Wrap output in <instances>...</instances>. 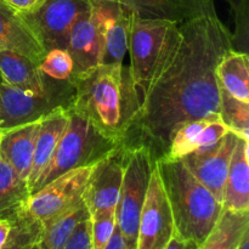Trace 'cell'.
Here are the masks:
<instances>
[{
    "instance_id": "cell-7",
    "label": "cell",
    "mask_w": 249,
    "mask_h": 249,
    "mask_svg": "<svg viewBox=\"0 0 249 249\" xmlns=\"http://www.w3.org/2000/svg\"><path fill=\"white\" fill-rule=\"evenodd\" d=\"M74 87L71 80H55L44 94L22 91L0 82V131L39 121L53 109L68 106Z\"/></svg>"
},
{
    "instance_id": "cell-34",
    "label": "cell",
    "mask_w": 249,
    "mask_h": 249,
    "mask_svg": "<svg viewBox=\"0 0 249 249\" xmlns=\"http://www.w3.org/2000/svg\"><path fill=\"white\" fill-rule=\"evenodd\" d=\"M11 230V221L6 216H0V248L4 246Z\"/></svg>"
},
{
    "instance_id": "cell-12",
    "label": "cell",
    "mask_w": 249,
    "mask_h": 249,
    "mask_svg": "<svg viewBox=\"0 0 249 249\" xmlns=\"http://www.w3.org/2000/svg\"><path fill=\"white\" fill-rule=\"evenodd\" d=\"M66 50L73 62L70 80H78L94 72L104 62V41L99 22L89 7L77 19L71 31Z\"/></svg>"
},
{
    "instance_id": "cell-23",
    "label": "cell",
    "mask_w": 249,
    "mask_h": 249,
    "mask_svg": "<svg viewBox=\"0 0 249 249\" xmlns=\"http://www.w3.org/2000/svg\"><path fill=\"white\" fill-rule=\"evenodd\" d=\"M90 218L85 202H80L72 209L41 226L36 247L39 249H61L70 240L75 229Z\"/></svg>"
},
{
    "instance_id": "cell-16",
    "label": "cell",
    "mask_w": 249,
    "mask_h": 249,
    "mask_svg": "<svg viewBox=\"0 0 249 249\" xmlns=\"http://www.w3.org/2000/svg\"><path fill=\"white\" fill-rule=\"evenodd\" d=\"M142 18L181 22L215 10L214 0H113Z\"/></svg>"
},
{
    "instance_id": "cell-1",
    "label": "cell",
    "mask_w": 249,
    "mask_h": 249,
    "mask_svg": "<svg viewBox=\"0 0 249 249\" xmlns=\"http://www.w3.org/2000/svg\"><path fill=\"white\" fill-rule=\"evenodd\" d=\"M232 41L215 10L177 24L133 124L141 143L153 156L158 153L156 158L164 155L182 124L219 116L220 87L215 68Z\"/></svg>"
},
{
    "instance_id": "cell-22",
    "label": "cell",
    "mask_w": 249,
    "mask_h": 249,
    "mask_svg": "<svg viewBox=\"0 0 249 249\" xmlns=\"http://www.w3.org/2000/svg\"><path fill=\"white\" fill-rule=\"evenodd\" d=\"M249 231V212L240 213L224 209L206 240L198 249H238Z\"/></svg>"
},
{
    "instance_id": "cell-17",
    "label": "cell",
    "mask_w": 249,
    "mask_h": 249,
    "mask_svg": "<svg viewBox=\"0 0 249 249\" xmlns=\"http://www.w3.org/2000/svg\"><path fill=\"white\" fill-rule=\"evenodd\" d=\"M221 204L226 211L249 212V141L243 139L233 148Z\"/></svg>"
},
{
    "instance_id": "cell-3",
    "label": "cell",
    "mask_w": 249,
    "mask_h": 249,
    "mask_svg": "<svg viewBox=\"0 0 249 249\" xmlns=\"http://www.w3.org/2000/svg\"><path fill=\"white\" fill-rule=\"evenodd\" d=\"M155 164L172 211L174 233L199 246L218 223L223 204L181 160L160 156Z\"/></svg>"
},
{
    "instance_id": "cell-8",
    "label": "cell",
    "mask_w": 249,
    "mask_h": 249,
    "mask_svg": "<svg viewBox=\"0 0 249 249\" xmlns=\"http://www.w3.org/2000/svg\"><path fill=\"white\" fill-rule=\"evenodd\" d=\"M95 164L72 169L29 195L17 208L40 226L83 202Z\"/></svg>"
},
{
    "instance_id": "cell-19",
    "label": "cell",
    "mask_w": 249,
    "mask_h": 249,
    "mask_svg": "<svg viewBox=\"0 0 249 249\" xmlns=\"http://www.w3.org/2000/svg\"><path fill=\"white\" fill-rule=\"evenodd\" d=\"M40 119L4 131L0 139V153L28 185L33 162L36 139Z\"/></svg>"
},
{
    "instance_id": "cell-31",
    "label": "cell",
    "mask_w": 249,
    "mask_h": 249,
    "mask_svg": "<svg viewBox=\"0 0 249 249\" xmlns=\"http://www.w3.org/2000/svg\"><path fill=\"white\" fill-rule=\"evenodd\" d=\"M4 4L11 7L19 15H29L40 9L46 0H1Z\"/></svg>"
},
{
    "instance_id": "cell-36",
    "label": "cell",
    "mask_w": 249,
    "mask_h": 249,
    "mask_svg": "<svg viewBox=\"0 0 249 249\" xmlns=\"http://www.w3.org/2000/svg\"><path fill=\"white\" fill-rule=\"evenodd\" d=\"M238 249H249V231L245 235V237H243L242 242H241L240 247Z\"/></svg>"
},
{
    "instance_id": "cell-30",
    "label": "cell",
    "mask_w": 249,
    "mask_h": 249,
    "mask_svg": "<svg viewBox=\"0 0 249 249\" xmlns=\"http://www.w3.org/2000/svg\"><path fill=\"white\" fill-rule=\"evenodd\" d=\"M61 249H92L91 235H90V218L83 221L75 229L70 240Z\"/></svg>"
},
{
    "instance_id": "cell-32",
    "label": "cell",
    "mask_w": 249,
    "mask_h": 249,
    "mask_svg": "<svg viewBox=\"0 0 249 249\" xmlns=\"http://www.w3.org/2000/svg\"><path fill=\"white\" fill-rule=\"evenodd\" d=\"M198 247L199 246L192 242V241L184 240V238L179 237L174 233L169 242L167 243V246L163 249H198Z\"/></svg>"
},
{
    "instance_id": "cell-20",
    "label": "cell",
    "mask_w": 249,
    "mask_h": 249,
    "mask_svg": "<svg viewBox=\"0 0 249 249\" xmlns=\"http://www.w3.org/2000/svg\"><path fill=\"white\" fill-rule=\"evenodd\" d=\"M70 106V105H68ZM68 106L58 107L40 119L38 135L36 139V147L33 153L31 175L28 179V191L48 165L63 131L68 123Z\"/></svg>"
},
{
    "instance_id": "cell-37",
    "label": "cell",
    "mask_w": 249,
    "mask_h": 249,
    "mask_svg": "<svg viewBox=\"0 0 249 249\" xmlns=\"http://www.w3.org/2000/svg\"><path fill=\"white\" fill-rule=\"evenodd\" d=\"M33 249H39V248L36 247V246H34V247H33Z\"/></svg>"
},
{
    "instance_id": "cell-28",
    "label": "cell",
    "mask_w": 249,
    "mask_h": 249,
    "mask_svg": "<svg viewBox=\"0 0 249 249\" xmlns=\"http://www.w3.org/2000/svg\"><path fill=\"white\" fill-rule=\"evenodd\" d=\"M116 209H104L90 214L92 249H105L116 229Z\"/></svg>"
},
{
    "instance_id": "cell-35",
    "label": "cell",
    "mask_w": 249,
    "mask_h": 249,
    "mask_svg": "<svg viewBox=\"0 0 249 249\" xmlns=\"http://www.w3.org/2000/svg\"><path fill=\"white\" fill-rule=\"evenodd\" d=\"M230 4L231 9L235 12L236 16L242 12L248 11V0H226Z\"/></svg>"
},
{
    "instance_id": "cell-18",
    "label": "cell",
    "mask_w": 249,
    "mask_h": 249,
    "mask_svg": "<svg viewBox=\"0 0 249 249\" xmlns=\"http://www.w3.org/2000/svg\"><path fill=\"white\" fill-rule=\"evenodd\" d=\"M0 77L6 84L32 94H44L55 82L29 58L9 50H0Z\"/></svg>"
},
{
    "instance_id": "cell-10",
    "label": "cell",
    "mask_w": 249,
    "mask_h": 249,
    "mask_svg": "<svg viewBox=\"0 0 249 249\" xmlns=\"http://www.w3.org/2000/svg\"><path fill=\"white\" fill-rule=\"evenodd\" d=\"M174 235L172 211L156 164L139 220L136 249H163Z\"/></svg>"
},
{
    "instance_id": "cell-5",
    "label": "cell",
    "mask_w": 249,
    "mask_h": 249,
    "mask_svg": "<svg viewBox=\"0 0 249 249\" xmlns=\"http://www.w3.org/2000/svg\"><path fill=\"white\" fill-rule=\"evenodd\" d=\"M153 165L155 156L147 146L140 143L126 148L123 181L116 207L117 228L125 241L126 249H136L139 220Z\"/></svg>"
},
{
    "instance_id": "cell-9",
    "label": "cell",
    "mask_w": 249,
    "mask_h": 249,
    "mask_svg": "<svg viewBox=\"0 0 249 249\" xmlns=\"http://www.w3.org/2000/svg\"><path fill=\"white\" fill-rule=\"evenodd\" d=\"M88 7L89 0H46L36 12L21 16L48 53L67 48L73 26Z\"/></svg>"
},
{
    "instance_id": "cell-29",
    "label": "cell",
    "mask_w": 249,
    "mask_h": 249,
    "mask_svg": "<svg viewBox=\"0 0 249 249\" xmlns=\"http://www.w3.org/2000/svg\"><path fill=\"white\" fill-rule=\"evenodd\" d=\"M39 70L51 79L70 80L73 71L72 58L66 49H53L46 53Z\"/></svg>"
},
{
    "instance_id": "cell-14",
    "label": "cell",
    "mask_w": 249,
    "mask_h": 249,
    "mask_svg": "<svg viewBox=\"0 0 249 249\" xmlns=\"http://www.w3.org/2000/svg\"><path fill=\"white\" fill-rule=\"evenodd\" d=\"M104 41V62L123 63L128 51L133 12L113 0H89Z\"/></svg>"
},
{
    "instance_id": "cell-4",
    "label": "cell",
    "mask_w": 249,
    "mask_h": 249,
    "mask_svg": "<svg viewBox=\"0 0 249 249\" xmlns=\"http://www.w3.org/2000/svg\"><path fill=\"white\" fill-rule=\"evenodd\" d=\"M119 143L97 130L82 112L70 104L67 126L48 165L29 189V195L70 170L95 164Z\"/></svg>"
},
{
    "instance_id": "cell-25",
    "label": "cell",
    "mask_w": 249,
    "mask_h": 249,
    "mask_svg": "<svg viewBox=\"0 0 249 249\" xmlns=\"http://www.w3.org/2000/svg\"><path fill=\"white\" fill-rule=\"evenodd\" d=\"M219 117L230 133L249 141V102L236 99L220 88Z\"/></svg>"
},
{
    "instance_id": "cell-21",
    "label": "cell",
    "mask_w": 249,
    "mask_h": 249,
    "mask_svg": "<svg viewBox=\"0 0 249 249\" xmlns=\"http://www.w3.org/2000/svg\"><path fill=\"white\" fill-rule=\"evenodd\" d=\"M219 87L241 101L249 102V58L242 51L229 49L215 68Z\"/></svg>"
},
{
    "instance_id": "cell-26",
    "label": "cell",
    "mask_w": 249,
    "mask_h": 249,
    "mask_svg": "<svg viewBox=\"0 0 249 249\" xmlns=\"http://www.w3.org/2000/svg\"><path fill=\"white\" fill-rule=\"evenodd\" d=\"M5 216L11 221V230L6 242L0 249H33L40 236V224L22 213L18 208Z\"/></svg>"
},
{
    "instance_id": "cell-15",
    "label": "cell",
    "mask_w": 249,
    "mask_h": 249,
    "mask_svg": "<svg viewBox=\"0 0 249 249\" xmlns=\"http://www.w3.org/2000/svg\"><path fill=\"white\" fill-rule=\"evenodd\" d=\"M0 50H9L40 65L45 57L43 48L36 34L23 17L0 0Z\"/></svg>"
},
{
    "instance_id": "cell-6",
    "label": "cell",
    "mask_w": 249,
    "mask_h": 249,
    "mask_svg": "<svg viewBox=\"0 0 249 249\" xmlns=\"http://www.w3.org/2000/svg\"><path fill=\"white\" fill-rule=\"evenodd\" d=\"M177 24L167 19L142 18L133 12L129 32L130 67L128 71L140 102Z\"/></svg>"
},
{
    "instance_id": "cell-2",
    "label": "cell",
    "mask_w": 249,
    "mask_h": 249,
    "mask_svg": "<svg viewBox=\"0 0 249 249\" xmlns=\"http://www.w3.org/2000/svg\"><path fill=\"white\" fill-rule=\"evenodd\" d=\"M72 83L74 94L71 105L105 136L124 142L135 122L140 100L123 63H102Z\"/></svg>"
},
{
    "instance_id": "cell-27",
    "label": "cell",
    "mask_w": 249,
    "mask_h": 249,
    "mask_svg": "<svg viewBox=\"0 0 249 249\" xmlns=\"http://www.w3.org/2000/svg\"><path fill=\"white\" fill-rule=\"evenodd\" d=\"M213 117L187 122V123H184L181 126H179L177 131L173 134L167 151L162 156H165L168 158H174V160H181L185 156L196 151L202 130Z\"/></svg>"
},
{
    "instance_id": "cell-38",
    "label": "cell",
    "mask_w": 249,
    "mask_h": 249,
    "mask_svg": "<svg viewBox=\"0 0 249 249\" xmlns=\"http://www.w3.org/2000/svg\"><path fill=\"white\" fill-rule=\"evenodd\" d=\"M0 82H2V80H1V77H0Z\"/></svg>"
},
{
    "instance_id": "cell-33",
    "label": "cell",
    "mask_w": 249,
    "mask_h": 249,
    "mask_svg": "<svg viewBox=\"0 0 249 249\" xmlns=\"http://www.w3.org/2000/svg\"><path fill=\"white\" fill-rule=\"evenodd\" d=\"M105 249H126L125 241H124L123 236H122L121 231L118 230L117 225H116V229H114L111 240H109V242L107 243V246L105 247Z\"/></svg>"
},
{
    "instance_id": "cell-13",
    "label": "cell",
    "mask_w": 249,
    "mask_h": 249,
    "mask_svg": "<svg viewBox=\"0 0 249 249\" xmlns=\"http://www.w3.org/2000/svg\"><path fill=\"white\" fill-rule=\"evenodd\" d=\"M238 136L229 131L215 145L201 148L181 158L190 172L221 203L231 156Z\"/></svg>"
},
{
    "instance_id": "cell-11",
    "label": "cell",
    "mask_w": 249,
    "mask_h": 249,
    "mask_svg": "<svg viewBox=\"0 0 249 249\" xmlns=\"http://www.w3.org/2000/svg\"><path fill=\"white\" fill-rule=\"evenodd\" d=\"M126 148L125 142H121L95 163L83 197L90 214L116 209L123 181Z\"/></svg>"
},
{
    "instance_id": "cell-24",
    "label": "cell",
    "mask_w": 249,
    "mask_h": 249,
    "mask_svg": "<svg viewBox=\"0 0 249 249\" xmlns=\"http://www.w3.org/2000/svg\"><path fill=\"white\" fill-rule=\"evenodd\" d=\"M28 196L27 182L0 153V216L16 209Z\"/></svg>"
}]
</instances>
